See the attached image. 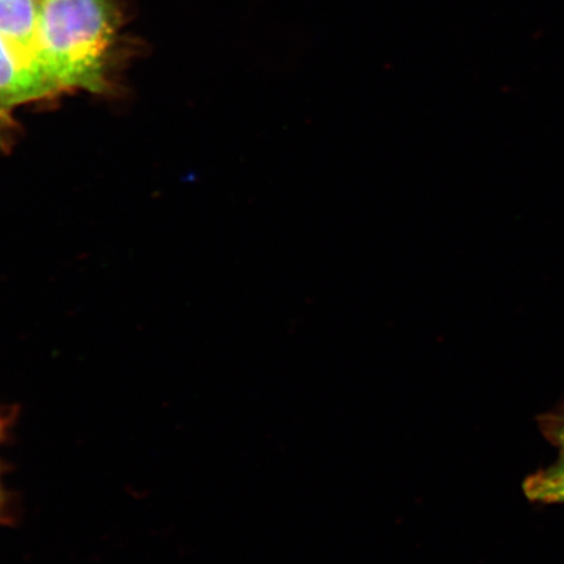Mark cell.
<instances>
[{
  "mask_svg": "<svg viewBox=\"0 0 564 564\" xmlns=\"http://www.w3.org/2000/svg\"><path fill=\"white\" fill-rule=\"evenodd\" d=\"M119 26L116 0H40L47 74L62 90L104 91Z\"/></svg>",
  "mask_w": 564,
  "mask_h": 564,
  "instance_id": "obj_1",
  "label": "cell"
},
{
  "mask_svg": "<svg viewBox=\"0 0 564 564\" xmlns=\"http://www.w3.org/2000/svg\"><path fill=\"white\" fill-rule=\"evenodd\" d=\"M0 39L25 67L59 88L47 74L42 55L40 0H0Z\"/></svg>",
  "mask_w": 564,
  "mask_h": 564,
  "instance_id": "obj_2",
  "label": "cell"
},
{
  "mask_svg": "<svg viewBox=\"0 0 564 564\" xmlns=\"http://www.w3.org/2000/svg\"><path fill=\"white\" fill-rule=\"evenodd\" d=\"M56 94L61 90L53 82L25 67L0 39V105L4 109L12 111Z\"/></svg>",
  "mask_w": 564,
  "mask_h": 564,
  "instance_id": "obj_3",
  "label": "cell"
},
{
  "mask_svg": "<svg viewBox=\"0 0 564 564\" xmlns=\"http://www.w3.org/2000/svg\"><path fill=\"white\" fill-rule=\"evenodd\" d=\"M523 491L534 503L564 505V451L555 463L525 478Z\"/></svg>",
  "mask_w": 564,
  "mask_h": 564,
  "instance_id": "obj_4",
  "label": "cell"
},
{
  "mask_svg": "<svg viewBox=\"0 0 564 564\" xmlns=\"http://www.w3.org/2000/svg\"><path fill=\"white\" fill-rule=\"evenodd\" d=\"M539 427L545 440L564 451V399L558 405L539 417Z\"/></svg>",
  "mask_w": 564,
  "mask_h": 564,
  "instance_id": "obj_5",
  "label": "cell"
},
{
  "mask_svg": "<svg viewBox=\"0 0 564 564\" xmlns=\"http://www.w3.org/2000/svg\"><path fill=\"white\" fill-rule=\"evenodd\" d=\"M13 129L11 111L0 105V145L9 141L10 132Z\"/></svg>",
  "mask_w": 564,
  "mask_h": 564,
  "instance_id": "obj_6",
  "label": "cell"
},
{
  "mask_svg": "<svg viewBox=\"0 0 564 564\" xmlns=\"http://www.w3.org/2000/svg\"><path fill=\"white\" fill-rule=\"evenodd\" d=\"M11 426V417L0 409V444L6 440Z\"/></svg>",
  "mask_w": 564,
  "mask_h": 564,
  "instance_id": "obj_7",
  "label": "cell"
},
{
  "mask_svg": "<svg viewBox=\"0 0 564 564\" xmlns=\"http://www.w3.org/2000/svg\"><path fill=\"white\" fill-rule=\"evenodd\" d=\"M2 474H3V470H2V468H0V520H2V518H3L7 503H9V502H7V492L4 490V486H3V481H2Z\"/></svg>",
  "mask_w": 564,
  "mask_h": 564,
  "instance_id": "obj_8",
  "label": "cell"
}]
</instances>
